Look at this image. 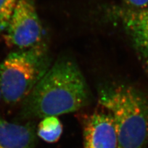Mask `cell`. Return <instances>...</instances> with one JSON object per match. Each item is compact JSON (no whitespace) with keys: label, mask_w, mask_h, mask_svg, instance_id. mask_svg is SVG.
<instances>
[{"label":"cell","mask_w":148,"mask_h":148,"mask_svg":"<svg viewBox=\"0 0 148 148\" xmlns=\"http://www.w3.org/2000/svg\"><path fill=\"white\" fill-rule=\"evenodd\" d=\"M91 93L73 60L58 59L22 103V120L43 119L75 112L88 105Z\"/></svg>","instance_id":"obj_1"},{"label":"cell","mask_w":148,"mask_h":148,"mask_svg":"<svg viewBox=\"0 0 148 148\" xmlns=\"http://www.w3.org/2000/svg\"><path fill=\"white\" fill-rule=\"evenodd\" d=\"M18 0H0V35L5 32Z\"/></svg>","instance_id":"obj_9"},{"label":"cell","mask_w":148,"mask_h":148,"mask_svg":"<svg viewBox=\"0 0 148 148\" xmlns=\"http://www.w3.org/2000/svg\"><path fill=\"white\" fill-rule=\"evenodd\" d=\"M52 66L45 43L9 53L0 63V91L8 104L22 102Z\"/></svg>","instance_id":"obj_3"},{"label":"cell","mask_w":148,"mask_h":148,"mask_svg":"<svg viewBox=\"0 0 148 148\" xmlns=\"http://www.w3.org/2000/svg\"><path fill=\"white\" fill-rule=\"evenodd\" d=\"M98 101L112 117L117 148H144L148 141V101L135 88L109 83L98 91Z\"/></svg>","instance_id":"obj_2"},{"label":"cell","mask_w":148,"mask_h":148,"mask_svg":"<svg viewBox=\"0 0 148 148\" xmlns=\"http://www.w3.org/2000/svg\"><path fill=\"white\" fill-rule=\"evenodd\" d=\"M115 15L121 21L142 63L148 70V7L140 10L120 9L116 10Z\"/></svg>","instance_id":"obj_5"},{"label":"cell","mask_w":148,"mask_h":148,"mask_svg":"<svg viewBox=\"0 0 148 148\" xmlns=\"http://www.w3.org/2000/svg\"><path fill=\"white\" fill-rule=\"evenodd\" d=\"M83 140L84 148H117V133L109 113L96 112L86 119Z\"/></svg>","instance_id":"obj_6"},{"label":"cell","mask_w":148,"mask_h":148,"mask_svg":"<svg viewBox=\"0 0 148 148\" xmlns=\"http://www.w3.org/2000/svg\"><path fill=\"white\" fill-rule=\"evenodd\" d=\"M62 130V123L58 117L50 116L42 119L36 129V133L43 141L53 143L59 140Z\"/></svg>","instance_id":"obj_8"},{"label":"cell","mask_w":148,"mask_h":148,"mask_svg":"<svg viewBox=\"0 0 148 148\" xmlns=\"http://www.w3.org/2000/svg\"><path fill=\"white\" fill-rule=\"evenodd\" d=\"M4 32L6 45L17 50L44 43L43 26L32 0H18Z\"/></svg>","instance_id":"obj_4"},{"label":"cell","mask_w":148,"mask_h":148,"mask_svg":"<svg viewBox=\"0 0 148 148\" xmlns=\"http://www.w3.org/2000/svg\"><path fill=\"white\" fill-rule=\"evenodd\" d=\"M36 136L34 123L11 122L0 116V148H34Z\"/></svg>","instance_id":"obj_7"},{"label":"cell","mask_w":148,"mask_h":148,"mask_svg":"<svg viewBox=\"0 0 148 148\" xmlns=\"http://www.w3.org/2000/svg\"><path fill=\"white\" fill-rule=\"evenodd\" d=\"M1 91H0V100H1Z\"/></svg>","instance_id":"obj_11"},{"label":"cell","mask_w":148,"mask_h":148,"mask_svg":"<svg viewBox=\"0 0 148 148\" xmlns=\"http://www.w3.org/2000/svg\"><path fill=\"white\" fill-rule=\"evenodd\" d=\"M129 8L135 10L143 9L148 7V0H125Z\"/></svg>","instance_id":"obj_10"}]
</instances>
